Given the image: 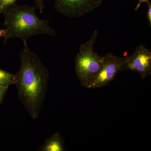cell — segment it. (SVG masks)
Returning <instances> with one entry per match:
<instances>
[{
	"label": "cell",
	"mask_w": 151,
	"mask_h": 151,
	"mask_svg": "<svg viewBox=\"0 0 151 151\" xmlns=\"http://www.w3.org/2000/svg\"><path fill=\"white\" fill-rule=\"evenodd\" d=\"M104 57V63L101 69L86 87L87 89L100 88L106 86L113 81L117 73L122 71L125 57L117 56L111 52H108Z\"/></svg>",
	"instance_id": "obj_4"
},
{
	"label": "cell",
	"mask_w": 151,
	"mask_h": 151,
	"mask_svg": "<svg viewBox=\"0 0 151 151\" xmlns=\"http://www.w3.org/2000/svg\"><path fill=\"white\" fill-rule=\"evenodd\" d=\"M35 9L32 6L18 5L14 3L3 11L6 28L0 30V37H4L5 43L13 38L20 39L24 42L37 35H56L55 31L49 25L48 21L37 16Z\"/></svg>",
	"instance_id": "obj_2"
},
{
	"label": "cell",
	"mask_w": 151,
	"mask_h": 151,
	"mask_svg": "<svg viewBox=\"0 0 151 151\" xmlns=\"http://www.w3.org/2000/svg\"><path fill=\"white\" fill-rule=\"evenodd\" d=\"M15 74L9 73L0 68V86H9L14 84Z\"/></svg>",
	"instance_id": "obj_8"
},
{
	"label": "cell",
	"mask_w": 151,
	"mask_h": 151,
	"mask_svg": "<svg viewBox=\"0 0 151 151\" xmlns=\"http://www.w3.org/2000/svg\"><path fill=\"white\" fill-rule=\"evenodd\" d=\"M8 88L9 86H0V104L1 103Z\"/></svg>",
	"instance_id": "obj_11"
},
{
	"label": "cell",
	"mask_w": 151,
	"mask_h": 151,
	"mask_svg": "<svg viewBox=\"0 0 151 151\" xmlns=\"http://www.w3.org/2000/svg\"><path fill=\"white\" fill-rule=\"evenodd\" d=\"M122 71L132 70L137 72L142 79L151 74V50L142 44L137 47L130 56L125 57Z\"/></svg>",
	"instance_id": "obj_6"
},
{
	"label": "cell",
	"mask_w": 151,
	"mask_h": 151,
	"mask_svg": "<svg viewBox=\"0 0 151 151\" xmlns=\"http://www.w3.org/2000/svg\"><path fill=\"white\" fill-rule=\"evenodd\" d=\"M20 65L15 74V85L19 100L31 118H38L42 109L48 85L49 73L37 55L23 42Z\"/></svg>",
	"instance_id": "obj_1"
},
{
	"label": "cell",
	"mask_w": 151,
	"mask_h": 151,
	"mask_svg": "<svg viewBox=\"0 0 151 151\" xmlns=\"http://www.w3.org/2000/svg\"><path fill=\"white\" fill-rule=\"evenodd\" d=\"M39 151H63L65 150L64 141L59 133L56 132L47 138L42 146L40 147Z\"/></svg>",
	"instance_id": "obj_7"
},
{
	"label": "cell",
	"mask_w": 151,
	"mask_h": 151,
	"mask_svg": "<svg viewBox=\"0 0 151 151\" xmlns=\"http://www.w3.org/2000/svg\"><path fill=\"white\" fill-rule=\"evenodd\" d=\"M17 0H0V14L10 6L14 4Z\"/></svg>",
	"instance_id": "obj_9"
},
{
	"label": "cell",
	"mask_w": 151,
	"mask_h": 151,
	"mask_svg": "<svg viewBox=\"0 0 151 151\" xmlns=\"http://www.w3.org/2000/svg\"><path fill=\"white\" fill-rule=\"evenodd\" d=\"M98 35V31L95 30L89 40L81 45L76 58V73L81 85L86 88L100 71L104 63V56H100L94 51Z\"/></svg>",
	"instance_id": "obj_3"
},
{
	"label": "cell",
	"mask_w": 151,
	"mask_h": 151,
	"mask_svg": "<svg viewBox=\"0 0 151 151\" xmlns=\"http://www.w3.org/2000/svg\"><path fill=\"white\" fill-rule=\"evenodd\" d=\"M44 0H35L36 6L37 8L38 9L40 12L41 14L43 13V10L44 9Z\"/></svg>",
	"instance_id": "obj_10"
},
{
	"label": "cell",
	"mask_w": 151,
	"mask_h": 151,
	"mask_svg": "<svg viewBox=\"0 0 151 151\" xmlns=\"http://www.w3.org/2000/svg\"><path fill=\"white\" fill-rule=\"evenodd\" d=\"M103 0H54L55 9L63 16L81 18L102 5Z\"/></svg>",
	"instance_id": "obj_5"
},
{
	"label": "cell",
	"mask_w": 151,
	"mask_h": 151,
	"mask_svg": "<svg viewBox=\"0 0 151 151\" xmlns=\"http://www.w3.org/2000/svg\"><path fill=\"white\" fill-rule=\"evenodd\" d=\"M148 9L147 12V18L148 21L149 26L150 28H151V4L149 2L147 4Z\"/></svg>",
	"instance_id": "obj_12"
},
{
	"label": "cell",
	"mask_w": 151,
	"mask_h": 151,
	"mask_svg": "<svg viewBox=\"0 0 151 151\" xmlns=\"http://www.w3.org/2000/svg\"><path fill=\"white\" fill-rule=\"evenodd\" d=\"M150 2L149 0H138L137 4L136 6V7L134 9L135 11H137L140 7L141 6L143 3H146L147 4Z\"/></svg>",
	"instance_id": "obj_13"
}]
</instances>
